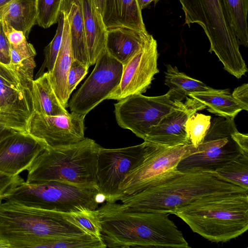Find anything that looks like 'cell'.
Listing matches in <instances>:
<instances>
[{
  "instance_id": "obj_1",
  "label": "cell",
  "mask_w": 248,
  "mask_h": 248,
  "mask_svg": "<svg viewBox=\"0 0 248 248\" xmlns=\"http://www.w3.org/2000/svg\"><path fill=\"white\" fill-rule=\"evenodd\" d=\"M96 210L106 248H190L169 214L132 210L116 202Z\"/></svg>"
},
{
  "instance_id": "obj_2",
  "label": "cell",
  "mask_w": 248,
  "mask_h": 248,
  "mask_svg": "<svg viewBox=\"0 0 248 248\" xmlns=\"http://www.w3.org/2000/svg\"><path fill=\"white\" fill-rule=\"evenodd\" d=\"M248 192L214 171L177 172L138 193L123 197L122 204L132 210L176 215L209 199Z\"/></svg>"
},
{
  "instance_id": "obj_3",
  "label": "cell",
  "mask_w": 248,
  "mask_h": 248,
  "mask_svg": "<svg viewBox=\"0 0 248 248\" xmlns=\"http://www.w3.org/2000/svg\"><path fill=\"white\" fill-rule=\"evenodd\" d=\"M4 201H0V248H39L43 239L89 234L71 213Z\"/></svg>"
},
{
  "instance_id": "obj_4",
  "label": "cell",
  "mask_w": 248,
  "mask_h": 248,
  "mask_svg": "<svg viewBox=\"0 0 248 248\" xmlns=\"http://www.w3.org/2000/svg\"><path fill=\"white\" fill-rule=\"evenodd\" d=\"M100 145L85 138L71 144L45 149L27 170L25 182L59 181L96 186L97 156Z\"/></svg>"
},
{
  "instance_id": "obj_5",
  "label": "cell",
  "mask_w": 248,
  "mask_h": 248,
  "mask_svg": "<svg viewBox=\"0 0 248 248\" xmlns=\"http://www.w3.org/2000/svg\"><path fill=\"white\" fill-rule=\"evenodd\" d=\"M248 192L217 197L194 204L176 215L191 230L215 243L234 239L248 229Z\"/></svg>"
},
{
  "instance_id": "obj_6",
  "label": "cell",
  "mask_w": 248,
  "mask_h": 248,
  "mask_svg": "<svg viewBox=\"0 0 248 248\" xmlns=\"http://www.w3.org/2000/svg\"><path fill=\"white\" fill-rule=\"evenodd\" d=\"M185 14V24L194 23L203 30L224 69L237 78L248 71L239 50L240 44L231 24L223 0H179Z\"/></svg>"
},
{
  "instance_id": "obj_7",
  "label": "cell",
  "mask_w": 248,
  "mask_h": 248,
  "mask_svg": "<svg viewBox=\"0 0 248 248\" xmlns=\"http://www.w3.org/2000/svg\"><path fill=\"white\" fill-rule=\"evenodd\" d=\"M0 201L71 213L96 210L105 200L96 186H82L59 181H25L7 192Z\"/></svg>"
},
{
  "instance_id": "obj_8",
  "label": "cell",
  "mask_w": 248,
  "mask_h": 248,
  "mask_svg": "<svg viewBox=\"0 0 248 248\" xmlns=\"http://www.w3.org/2000/svg\"><path fill=\"white\" fill-rule=\"evenodd\" d=\"M234 118H214L202 143L200 144L201 151L181 160L177 170L183 173L215 172L243 154L236 139L238 131Z\"/></svg>"
},
{
  "instance_id": "obj_9",
  "label": "cell",
  "mask_w": 248,
  "mask_h": 248,
  "mask_svg": "<svg viewBox=\"0 0 248 248\" xmlns=\"http://www.w3.org/2000/svg\"><path fill=\"white\" fill-rule=\"evenodd\" d=\"M187 96L172 89L160 96H129L114 104L117 123L144 140L165 116L182 106Z\"/></svg>"
},
{
  "instance_id": "obj_10",
  "label": "cell",
  "mask_w": 248,
  "mask_h": 248,
  "mask_svg": "<svg viewBox=\"0 0 248 248\" xmlns=\"http://www.w3.org/2000/svg\"><path fill=\"white\" fill-rule=\"evenodd\" d=\"M149 143L150 148L143 162L126 175L120 186L124 197L140 192L175 174L179 171L176 168L181 160L202 149L200 145L191 144L165 147Z\"/></svg>"
},
{
  "instance_id": "obj_11",
  "label": "cell",
  "mask_w": 248,
  "mask_h": 248,
  "mask_svg": "<svg viewBox=\"0 0 248 248\" xmlns=\"http://www.w3.org/2000/svg\"><path fill=\"white\" fill-rule=\"evenodd\" d=\"M148 142L121 148L108 149L99 146L96 164L97 187L108 202H116L124 197L119 188L132 170L144 161L149 149Z\"/></svg>"
},
{
  "instance_id": "obj_12",
  "label": "cell",
  "mask_w": 248,
  "mask_h": 248,
  "mask_svg": "<svg viewBox=\"0 0 248 248\" xmlns=\"http://www.w3.org/2000/svg\"><path fill=\"white\" fill-rule=\"evenodd\" d=\"M123 64L106 50L101 55L87 79L68 102L71 112L86 115L119 85Z\"/></svg>"
},
{
  "instance_id": "obj_13",
  "label": "cell",
  "mask_w": 248,
  "mask_h": 248,
  "mask_svg": "<svg viewBox=\"0 0 248 248\" xmlns=\"http://www.w3.org/2000/svg\"><path fill=\"white\" fill-rule=\"evenodd\" d=\"M32 89L13 69L0 63V124L27 133L28 121L34 112Z\"/></svg>"
},
{
  "instance_id": "obj_14",
  "label": "cell",
  "mask_w": 248,
  "mask_h": 248,
  "mask_svg": "<svg viewBox=\"0 0 248 248\" xmlns=\"http://www.w3.org/2000/svg\"><path fill=\"white\" fill-rule=\"evenodd\" d=\"M157 46L156 40L149 34L141 49L123 65L120 82L107 99L121 100L146 91L159 72Z\"/></svg>"
},
{
  "instance_id": "obj_15",
  "label": "cell",
  "mask_w": 248,
  "mask_h": 248,
  "mask_svg": "<svg viewBox=\"0 0 248 248\" xmlns=\"http://www.w3.org/2000/svg\"><path fill=\"white\" fill-rule=\"evenodd\" d=\"M86 115L71 112L68 116H48L33 112L27 133L43 142L47 148L78 142L85 139Z\"/></svg>"
},
{
  "instance_id": "obj_16",
  "label": "cell",
  "mask_w": 248,
  "mask_h": 248,
  "mask_svg": "<svg viewBox=\"0 0 248 248\" xmlns=\"http://www.w3.org/2000/svg\"><path fill=\"white\" fill-rule=\"evenodd\" d=\"M46 144L28 133L17 132L0 141V171L16 176L27 170Z\"/></svg>"
},
{
  "instance_id": "obj_17",
  "label": "cell",
  "mask_w": 248,
  "mask_h": 248,
  "mask_svg": "<svg viewBox=\"0 0 248 248\" xmlns=\"http://www.w3.org/2000/svg\"><path fill=\"white\" fill-rule=\"evenodd\" d=\"M205 108L204 105L187 96L182 106L165 116L151 130L144 141L165 147L191 144L186 131V123L192 115Z\"/></svg>"
},
{
  "instance_id": "obj_18",
  "label": "cell",
  "mask_w": 248,
  "mask_h": 248,
  "mask_svg": "<svg viewBox=\"0 0 248 248\" xmlns=\"http://www.w3.org/2000/svg\"><path fill=\"white\" fill-rule=\"evenodd\" d=\"M149 34L127 27L107 30L106 49L124 65L141 49Z\"/></svg>"
},
{
  "instance_id": "obj_19",
  "label": "cell",
  "mask_w": 248,
  "mask_h": 248,
  "mask_svg": "<svg viewBox=\"0 0 248 248\" xmlns=\"http://www.w3.org/2000/svg\"><path fill=\"white\" fill-rule=\"evenodd\" d=\"M102 18L107 30L127 27L147 31L137 0H105Z\"/></svg>"
},
{
  "instance_id": "obj_20",
  "label": "cell",
  "mask_w": 248,
  "mask_h": 248,
  "mask_svg": "<svg viewBox=\"0 0 248 248\" xmlns=\"http://www.w3.org/2000/svg\"><path fill=\"white\" fill-rule=\"evenodd\" d=\"M64 16L62 43L52 71L48 72L52 88L62 105L68 107L67 78L71 64L74 60L71 47L69 27Z\"/></svg>"
},
{
  "instance_id": "obj_21",
  "label": "cell",
  "mask_w": 248,
  "mask_h": 248,
  "mask_svg": "<svg viewBox=\"0 0 248 248\" xmlns=\"http://www.w3.org/2000/svg\"><path fill=\"white\" fill-rule=\"evenodd\" d=\"M61 12L65 15L68 22L74 60L89 67L82 0H62Z\"/></svg>"
},
{
  "instance_id": "obj_22",
  "label": "cell",
  "mask_w": 248,
  "mask_h": 248,
  "mask_svg": "<svg viewBox=\"0 0 248 248\" xmlns=\"http://www.w3.org/2000/svg\"><path fill=\"white\" fill-rule=\"evenodd\" d=\"M84 31L90 65L106 50L107 29L93 0H82Z\"/></svg>"
},
{
  "instance_id": "obj_23",
  "label": "cell",
  "mask_w": 248,
  "mask_h": 248,
  "mask_svg": "<svg viewBox=\"0 0 248 248\" xmlns=\"http://www.w3.org/2000/svg\"><path fill=\"white\" fill-rule=\"evenodd\" d=\"M31 91L34 112L48 116L69 115L56 96L47 72L33 80Z\"/></svg>"
},
{
  "instance_id": "obj_24",
  "label": "cell",
  "mask_w": 248,
  "mask_h": 248,
  "mask_svg": "<svg viewBox=\"0 0 248 248\" xmlns=\"http://www.w3.org/2000/svg\"><path fill=\"white\" fill-rule=\"evenodd\" d=\"M188 96L203 104L212 113L225 118H234L242 110L229 90L213 88L202 92L190 93Z\"/></svg>"
},
{
  "instance_id": "obj_25",
  "label": "cell",
  "mask_w": 248,
  "mask_h": 248,
  "mask_svg": "<svg viewBox=\"0 0 248 248\" xmlns=\"http://www.w3.org/2000/svg\"><path fill=\"white\" fill-rule=\"evenodd\" d=\"M37 0H12L4 12L2 20L26 38L36 23Z\"/></svg>"
},
{
  "instance_id": "obj_26",
  "label": "cell",
  "mask_w": 248,
  "mask_h": 248,
  "mask_svg": "<svg viewBox=\"0 0 248 248\" xmlns=\"http://www.w3.org/2000/svg\"><path fill=\"white\" fill-rule=\"evenodd\" d=\"M239 43L248 46V0H223Z\"/></svg>"
},
{
  "instance_id": "obj_27",
  "label": "cell",
  "mask_w": 248,
  "mask_h": 248,
  "mask_svg": "<svg viewBox=\"0 0 248 248\" xmlns=\"http://www.w3.org/2000/svg\"><path fill=\"white\" fill-rule=\"evenodd\" d=\"M165 84L186 96L190 93L207 91L212 88L180 72L176 66L166 65Z\"/></svg>"
},
{
  "instance_id": "obj_28",
  "label": "cell",
  "mask_w": 248,
  "mask_h": 248,
  "mask_svg": "<svg viewBox=\"0 0 248 248\" xmlns=\"http://www.w3.org/2000/svg\"><path fill=\"white\" fill-rule=\"evenodd\" d=\"M215 172L223 180L248 191V155L241 154Z\"/></svg>"
},
{
  "instance_id": "obj_29",
  "label": "cell",
  "mask_w": 248,
  "mask_h": 248,
  "mask_svg": "<svg viewBox=\"0 0 248 248\" xmlns=\"http://www.w3.org/2000/svg\"><path fill=\"white\" fill-rule=\"evenodd\" d=\"M211 117L195 113L186 121L185 129L190 143L197 147L202 143L210 125Z\"/></svg>"
},
{
  "instance_id": "obj_30",
  "label": "cell",
  "mask_w": 248,
  "mask_h": 248,
  "mask_svg": "<svg viewBox=\"0 0 248 248\" xmlns=\"http://www.w3.org/2000/svg\"><path fill=\"white\" fill-rule=\"evenodd\" d=\"M58 25L55 35L50 43L45 48V59L42 66L37 74V78L43 74L45 68L48 72L52 71L60 49L64 24V16L60 12L58 18Z\"/></svg>"
},
{
  "instance_id": "obj_31",
  "label": "cell",
  "mask_w": 248,
  "mask_h": 248,
  "mask_svg": "<svg viewBox=\"0 0 248 248\" xmlns=\"http://www.w3.org/2000/svg\"><path fill=\"white\" fill-rule=\"evenodd\" d=\"M62 0H37V24L47 29L58 22Z\"/></svg>"
},
{
  "instance_id": "obj_32",
  "label": "cell",
  "mask_w": 248,
  "mask_h": 248,
  "mask_svg": "<svg viewBox=\"0 0 248 248\" xmlns=\"http://www.w3.org/2000/svg\"><path fill=\"white\" fill-rule=\"evenodd\" d=\"M71 217L72 220L86 232L100 238V225L96 209L71 213Z\"/></svg>"
},
{
  "instance_id": "obj_33",
  "label": "cell",
  "mask_w": 248,
  "mask_h": 248,
  "mask_svg": "<svg viewBox=\"0 0 248 248\" xmlns=\"http://www.w3.org/2000/svg\"><path fill=\"white\" fill-rule=\"evenodd\" d=\"M89 68L77 60H74L72 62L67 78V94L69 97L77 86L87 74Z\"/></svg>"
},
{
  "instance_id": "obj_34",
  "label": "cell",
  "mask_w": 248,
  "mask_h": 248,
  "mask_svg": "<svg viewBox=\"0 0 248 248\" xmlns=\"http://www.w3.org/2000/svg\"><path fill=\"white\" fill-rule=\"evenodd\" d=\"M25 181L19 175L13 176L0 171V201L7 192Z\"/></svg>"
},
{
  "instance_id": "obj_35",
  "label": "cell",
  "mask_w": 248,
  "mask_h": 248,
  "mask_svg": "<svg viewBox=\"0 0 248 248\" xmlns=\"http://www.w3.org/2000/svg\"><path fill=\"white\" fill-rule=\"evenodd\" d=\"M0 63L8 66L11 65L10 44L4 31L2 20H0Z\"/></svg>"
},
{
  "instance_id": "obj_36",
  "label": "cell",
  "mask_w": 248,
  "mask_h": 248,
  "mask_svg": "<svg viewBox=\"0 0 248 248\" xmlns=\"http://www.w3.org/2000/svg\"><path fill=\"white\" fill-rule=\"evenodd\" d=\"M242 110H248V84L244 83L236 88L232 93Z\"/></svg>"
},
{
  "instance_id": "obj_37",
  "label": "cell",
  "mask_w": 248,
  "mask_h": 248,
  "mask_svg": "<svg viewBox=\"0 0 248 248\" xmlns=\"http://www.w3.org/2000/svg\"><path fill=\"white\" fill-rule=\"evenodd\" d=\"M17 132L19 131L0 124V141L6 137Z\"/></svg>"
},
{
  "instance_id": "obj_38",
  "label": "cell",
  "mask_w": 248,
  "mask_h": 248,
  "mask_svg": "<svg viewBox=\"0 0 248 248\" xmlns=\"http://www.w3.org/2000/svg\"><path fill=\"white\" fill-rule=\"evenodd\" d=\"M159 0H137L138 5L141 11L147 8L151 2H153L155 5Z\"/></svg>"
},
{
  "instance_id": "obj_39",
  "label": "cell",
  "mask_w": 248,
  "mask_h": 248,
  "mask_svg": "<svg viewBox=\"0 0 248 248\" xmlns=\"http://www.w3.org/2000/svg\"><path fill=\"white\" fill-rule=\"evenodd\" d=\"M94 5L100 15L102 16L105 0H93Z\"/></svg>"
},
{
  "instance_id": "obj_40",
  "label": "cell",
  "mask_w": 248,
  "mask_h": 248,
  "mask_svg": "<svg viewBox=\"0 0 248 248\" xmlns=\"http://www.w3.org/2000/svg\"><path fill=\"white\" fill-rule=\"evenodd\" d=\"M12 0H0V20H2L4 12Z\"/></svg>"
}]
</instances>
